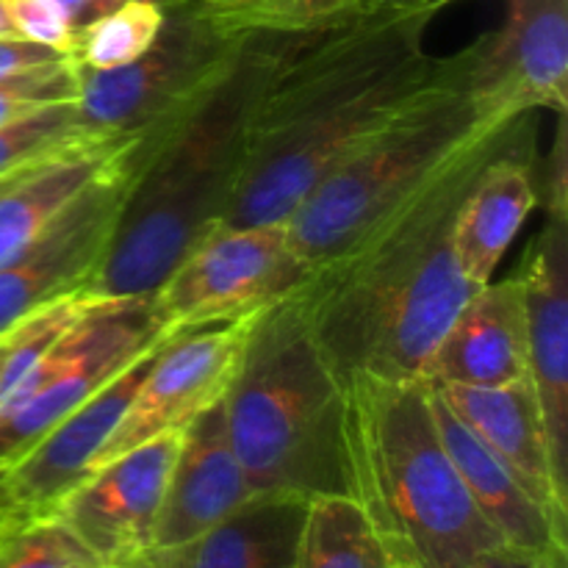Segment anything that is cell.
<instances>
[{"label":"cell","instance_id":"1","mask_svg":"<svg viewBox=\"0 0 568 568\" xmlns=\"http://www.w3.org/2000/svg\"><path fill=\"white\" fill-rule=\"evenodd\" d=\"M532 125V114H521L488 128L369 236L297 288L338 383L425 375L449 322L477 292L453 247L460 203L494 159L536 139Z\"/></svg>","mask_w":568,"mask_h":568},{"label":"cell","instance_id":"2","mask_svg":"<svg viewBox=\"0 0 568 568\" xmlns=\"http://www.w3.org/2000/svg\"><path fill=\"white\" fill-rule=\"evenodd\" d=\"M425 17L355 14L286 33L255 100L247 159L222 225L286 222L311 189L403 111L438 72Z\"/></svg>","mask_w":568,"mask_h":568},{"label":"cell","instance_id":"3","mask_svg":"<svg viewBox=\"0 0 568 568\" xmlns=\"http://www.w3.org/2000/svg\"><path fill=\"white\" fill-rule=\"evenodd\" d=\"M286 33H247L220 81L172 128L128 144L125 203L109 250L83 292L94 300L144 297L200 236L225 222L247 159L255 100Z\"/></svg>","mask_w":568,"mask_h":568},{"label":"cell","instance_id":"4","mask_svg":"<svg viewBox=\"0 0 568 568\" xmlns=\"http://www.w3.org/2000/svg\"><path fill=\"white\" fill-rule=\"evenodd\" d=\"M342 392L349 497L392 566L471 568L505 547L444 447L422 377L355 375Z\"/></svg>","mask_w":568,"mask_h":568},{"label":"cell","instance_id":"5","mask_svg":"<svg viewBox=\"0 0 568 568\" xmlns=\"http://www.w3.org/2000/svg\"><path fill=\"white\" fill-rule=\"evenodd\" d=\"M342 408V383L300 292L250 316L225 392L227 430L250 494L349 497Z\"/></svg>","mask_w":568,"mask_h":568},{"label":"cell","instance_id":"6","mask_svg":"<svg viewBox=\"0 0 568 568\" xmlns=\"http://www.w3.org/2000/svg\"><path fill=\"white\" fill-rule=\"evenodd\" d=\"M475 42L438 59L433 81L322 178L286 225L294 255L311 272L333 264L369 236L386 216L425 189L494 120L471 89Z\"/></svg>","mask_w":568,"mask_h":568},{"label":"cell","instance_id":"7","mask_svg":"<svg viewBox=\"0 0 568 568\" xmlns=\"http://www.w3.org/2000/svg\"><path fill=\"white\" fill-rule=\"evenodd\" d=\"M155 42L116 70H83L75 109L100 142H148L175 125L231 67L242 37L222 33L189 6H166Z\"/></svg>","mask_w":568,"mask_h":568},{"label":"cell","instance_id":"8","mask_svg":"<svg viewBox=\"0 0 568 568\" xmlns=\"http://www.w3.org/2000/svg\"><path fill=\"white\" fill-rule=\"evenodd\" d=\"M153 294L94 300L0 403V469L14 464L50 427L81 408L144 349L166 342Z\"/></svg>","mask_w":568,"mask_h":568},{"label":"cell","instance_id":"9","mask_svg":"<svg viewBox=\"0 0 568 568\" xmlns=\"http://www.w3.org/2000/svg\"><path fill=\"white\" fill-rule=\"evenodd\" d=\"M311 270L294 255L286 225H216L189 247L153 292L166 336L261 314L297 292Z\"/></svg>","mask_w":568,"mask_h":568},{"label":"cell","instance_id":"10","mask_svg":"<svg viewBox=\"0 0 568 568\" xmlns=\"http://www.w3.org/2000/svg\"><path fill=\"white\" fill-rule=\"evenodd\" d=\"M125 153L128 148L103 178L44 227L42 236L0 264V338L42 305L81 292L94 275L114 236L131 183Z\"/></svg>","mask_w":568,"mask_h":568},{"label":"cell","instance_id":"11","mask_svg":"<svg viewBox=\"0 0 568 568\" xmlns=\"http://www.w3.org/2000/svg\"><path fill=\"white\" fill-rule=\"evenodd\" d=\"M547 172V222L516 272L525 286L527 381L555 458L568 469V183L560 166Z\"/></svg>","mask_w":568,"mask_h":568},{"label":"cell","instance_id":"12","mask_svg":"<svg viewBox=\"0 0 568 568\" xmlns=\"http://www.w3.org/2000/svg\"><path fill=\"white\" fill-rule=\"evenodd\" d=\"M471 89L494 120L568 109V0H508V20L475 42Z\"/></svg>","mask_w":568,"mask_h":568},{"label":"cell","instance_id":"13","mask_svg":"<svg viewBox=\"0 0 568 568\" xmlns=\"http://www.w3.org/2000/svg\"><path fill=\"white\" fill-rule=\"evenodd\" d=\"M247 322H227L172 336L155 353L148 375L142 377L120 425L100 453L98 466L120 458L122 453L150 438L181 433L194 416L225 397L236 372Z\"/></svg>","mask_w":568,"mask_h":568},{"label":"cell","instance_id":"14","mask_svg":"<svg viewBox=\"0 0 568 568\" xmlns=\"http://www.w3.org/2000/svg\"><path fill=\"white\" fill-rule=\"evenodd\" d=\"M178 444L181 433H164L100 464L53 514L105 566L128 568L153 544Z\"/></svg>","mask_w":568,"mask_h":568},{"label":"cell","instance_id":"15","mask_svg":"<svg viewBox=\"0 0 568 568\" xmlns=\"http://www.w3.org/2000/svg\"><path fill=\"white\" fill-rule=\"evenodd\" d=\"M166 342L144 349L133 364H128L114 381L92 394L81 408L50 427L14 464L0 469V510H6L9 516L53 514L61 499L92 475L100 453L120 425L155 353Z\"/></svg>","mask_w":568,"mask_h":568},{"label":"cell","instance_id":"16","mask_svg":"<svg viewBox=\"0 0 568 568\" xmlns=\"http://www.w3.org/2000/svg\"><path fill=\"white\" fill-rule=\"evenodd\" d=\"M250 497L253 494L227 430L225 397H220L181 430L150 549L192 541Z\"/></svg>","mask_w":568,"mask_h":568},{"label":"cell","instance_id":"17","mask_svg":"<svg viewBox=\"0 0 568 568\" xmlns=\"http://www.w3.org/2000/svg\"><path fill=\"white\" fill-rule=\"evenodd\" d=\"M458 419L503 460L527 494L558 521L568 525V469L549 444L541 408L530 381L471 388L430 383Z\"/></svg>","mask_w":568,"mask_h":568},{"label":"cell","instance_id":"18","mask_svg":"<svg viewBox=\"0 0 568 568\" xmlns=\"http://www.w3.org/2000/svg\"><path fill=\"white\" fill-rule=\"evenodd\" d=\"M422 381L494 388L527 381V308L519 272L477 288L433 349Z\"/></svg>","mask_w":568,"mask_h":568},{"label":"cell","instance_id":"19","mask_svg":"<svg viewBox=\"0 0 568 568\" xmlns=\"http://www.w3.org/2000/svg\"><path fill=\"white\" fill-rule=\"evenodd\" d=\"M427 388H430L433 416H436L444 447H447L471 503L497 530L505 547L525 549V552H558V549L568 552V525L544 510L510 475L508 466L458 419V414L444 403L442 394L430 383Z\"/></svg>","mask_w":568,"mask_h":568},{"label":"cell","instance_id":"20","mask_svg":"<svg viewBox=\"0 0 568 568\" xmlns=\"http://www.w3.org/2000/svg\"><path fill=\"white\" fill-rule=\"evenodd\" d=\"M308 499L253 494L231 516L178 547L148 549L128 568H294Z\"/></svg>","mask_w":568,"mask_h":568},{"label":"cell","instance_id":"21","mask_svg":"<svg viewBox=\"0 0 568 568\" xmlns=\"http://www.w3.org/2000/svg\"><path fill=\"white\" fill-rule=\"evenodd\" d=\"M532 161L536 139L494 159L460 203L453 225V247L471 286L480 288L494 281L499 261L538 205Z\"/></svg>","mask_w":568,"mask_h":568},{"label":"cell","instance_id":"22","mask_svg":"<svg viewBox=\"0 0 568 568\" xmlns=\"http://www.w3.org/2000/svg\"><path fill=\"white\" fill-rule=\"evenodd\" d=\"M128 142H89L59 150L0 183V264L20 255L44 227L120 161Z\"/></svg>","mask_w":568,"mask_h":568},{"label":"cell","instance_id":"23","mask_svg":"<svg viewBox=\"0 0 568 568\" xmlns=\"http://www.w3.org/2000/svg\"><path fill=\"white\" fill-rule=\"evenodd\" d=\"M386 549L377 541L364 510L353 497L308 499L294 568H388Z\"/></svg>","mask_w":568,"mask_h":568},{"label":"cell","instance_id":"24","mask_svg":"<svg viewBox=\"0 0 568 568\" xmlns=\"http://www.w3.org/2000/svg\"><path fill=\"white\" fill-rule=\"evenodd\" d=\"M231 37L303 33L358 14L361 0H181Z\"/></svg>","mask_w":568,"mask_h":568},{"label":"cell","instance_id":"25","mask_svg":"<svg viewBox=\"0 0 568 568\" xmlns=\"http://www.w3.org/2000/svg\"><path fill=\"white\" fill-rule=\"evenodd\" d=\"M164 6L153 0H125L75 33L70 59L83 70H116L136 61L164 26Z\"/></svg>","mask_w":568,"mask_h":568},{"label":"cell","instance_id":"26","mask_svg":"<svg viewBox=\"0 0 568 568\" xmlns=\"http://www.w3.org/2000/svg\"><path fill=\"white\" fill-rule=\"evenodd\" d=\"M0 568H109L59 514L9 516L0 527Z\"/></svg>","mask_w":568,"mask_h":568},{"label":"cell","instance_id":"27","mask_svg":"<svg viewBox=\"0 0 568 568\" xmlns=\"http://www.w3.org/2000/svg\"><path fill=\"white\" fill-rule=\"evenodd\" d=\"M89 142L75 103H53L0 128V178L37 164L59 150Z\"/></svg>","mask_w":568,"mask_h":568},{"label":"cell","instance_id":"28","mask_svg":"<svg viewBox=\"0 0 568 568\" xmlns=\"http://www.w3.org/2000/svg\"><path fill=\"white\" fill-rule=\"evenodd\" d=\"M81 92V72L70 55L20 72L0 81V128L53 103H75Z\"/></svg>","mask_w":568,"mask_h":568},{"label":"cell","instance_id":"29","mask_svg":"<svg viewBox=\"0 0 568 568\" xmlns=\"http://www.w3.org/2000/svg\"><path fill=\"white\" fill-rule=\"evenodd\" d=\"M20 39L44 44L61 55L72 53V26L55 0H6Z\"/></svg>","mask_w":568,"mask_h":568},{"label":"cell","instance_id":"30","mask_svg":"<svg viewBox=\"0 0 568 568\" xmlns=\"http://www.w3.org/2000/svg\"><path fill=\"white\" fill-rule=\"evenodd\" d=\"M59 55L61 53H55V50L28 42V39H0V81L33 70V67L59 59Z\"/></svg>","mask_w":568,"mask_h":568},{"label":"cell","instance_id":"31","mask_svg":"<svg viewBox=\"0 0 568 568\" xmlns=\"http://www.w3.org/2000/svg\"><path fill=\"white\" fill-rule=\"evenodd\" d=\"M471 568H568V552H525V549L499 547L477 560Z\"/></svg>","mask_w":568,"mask_h":568},{"label":"cell","instance_id":"32","mask_svg":"<svg viewBox=\"0 0 568 568\" xmlns=\"http://www.w3.org/2000/svg\"><path fill=\"white\" fill-rule=\"evenodd\" d=\"M449 3H455V0H361L358 14L392 17V20H403V17H425V20H433Z\"/></svg>","mask_w":568,"mask_h":568},{"label":"cell","instance_id":"33","mask_svg":"<svg viewBox=\"0 0 568 568\" xmlns=\"http://www.w3.org/2000/svg\"><path fill=\"white\" fill-rule=\"evenodd\" d=\"M55 3L64 9L67 20H70V26H72V37H75L78 31H83L87 26H92L94 20L105 17L109 11L120 9L125 0H55ZM72 42H75V39H72Z\"/></svg>","mask_w":568,"mask_h":568},{"label":"cell","instance_id":"34","mask_svg":"<svg viewBox=\"0 0 568 568\" xmlns=\"http://www.w3.org/2000/svg\"><path fill=\"white\" fill-rule=\"evenodd\" d=\"M0 39H20L14 31V22L9 17V6L6 0H0Z\"/></svg>","mask_w":568,"mask_h":568},{"label":"cell","instance_id":"35","mask_svg":"<svg viewBox=\"0 0 568 568\" xmlns=\"http://www.w3.org/2000/svg\"><path fill=\"white\" fill-rule=\"evenodd\" d=\"M153 3L164 6V9H166V6H175V3H181V0H153Z\"/></svg>","mask_w":568,"mask_h":568},{"label":"cell","instance_id":"36","mask_svg":"<svg viewBox=\"0 0 568 568\" xmlns=\"http://www.w3.org/2000/svg\"><path fill=\"white\" fill-rule=\"evenodd\" d=\"M3 355H6V342L0 338V364H3Z\"/></svg>","mask_w":568,"mask_h":568},{"label":"cell","instance_id":"37","mask_svg":"<svg viewBox=\"0 0 568 568\" xmlns=\"http://www.w3.org/2000/svg\"><path fill=\"white\" fill-rule=\"evenodd\" d=\"M6 519H9V514H6V510H0V527H3Z\"/></svg>","mask_w":568,"mask_h":568},{"label":"cell","instance_id":"38","mask_svg":"<svg viewBox=\"0 0 568 568\" xmlns=\"http://www.w3.org/2000/svg\"><path fill=\"white\" fill-rule=\"evenodd\" d=\"M388 568H403V566H388Z\"/></svg>","mask_w":568,"mask_h":568},{"label":"cell","instance_id":"39","mask_svg":"<svg viewBox=\"0 0 568 568\" xmlns=\"http://www.w3.org/2000/svg\"><path fill=\"white\" fill-rule=\"evenodd\" d=\"M6 178H9V175H6ZM0 183H3V178H0Z\"/></svg>","mask_w":568,"mask_h":568}]
</instances>
